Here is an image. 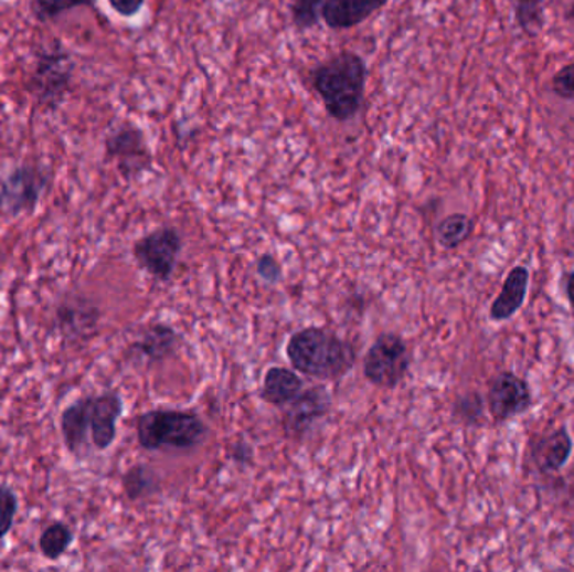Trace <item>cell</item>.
<instances>
[{"instance_id":"obj_1","label":"cell","mask_w":574,"mask_h":572,"mask_svg":"<svg viewBox=\"0 0 574 572\" xmlns=\"http://www.w3.org/2000/svg\"><path fill=\"white\" fill-rule=\"evenodd\" d=\"M366 61L353 51H343L311 71V84L326 113L340 123L357 118L366 89Z\"/></svg>"},{"instance_id":"obj_2","label":"cell","mask_w":574,"mask_h":572,"mask_svg":"<svg viewBox=\"0 0 574 572\" xmlns=\"http://www.w3.org/2000/svg\"><path fill=\"white\" fill-rule=\"evenodd\" d=\"M286 354L295 370L322 381L344 377L357 361V351L350 342L321 328L295 332L287 342Z\"/></svg>"},{"instance_id":"obj_3","label":"cell","mask_w":574,"mask_h":572,"mask_svg":"<svg viewBox=\"0 0 574 572\" xmlns=\"http://www.w3.org/2000/svg\"><path fill=\"white\" fill-rule=\"evenodd\" d=\"M209 430L193 412L157 409L137 420V438L141 448L150 452H189L203 444Z\"/></svg>"},{"instance_id":"obj_4","label":"cell","mask_w":574,"mask_h":572,"mask_svg":"<svg viewBox=\"0 0 574 572\" xmlns=\"http://www.w3.org/2000/svg\"><path fill=\"white\" fill-rule=\"evenodd\" d=\"M74 61L60 41L35 54L34 66L25 80L29 95L46 109H57L66 102L73 84Z\"/></svg>"},{"instance_id":"obj_5","label":"cell","mask_w":574,"mask_h":572,"mask_svg":"<svg viewBox=\"0 0 574 572\" xmlns=\"http://www.w3.org/2000/svg\"><path fill=\"white\" fill-rule=\"evenodd\" d=\"M51 180L53 174L43 165H19L0 180V212L9 216L31 215L50 190Z\"/></svg>"},{"instance_id":"obj_6","label":"cell","mask_w":574,"mask_h":572,"mask_svg":"<svg viewBox=\"0 0 574 572\" xmlns=\"http://www.w3.org/2000/svg\"><path fill=\"white\" fill-rule=\"evenodd\" d=\"M410 368L408 346L393 332H383L368 349L363 373L375 386L395 388L406 377Z\"/></svg>"},{"instance_id":"obj_7","label":"cell","mask_w":574,"mask_h":572,"mask_svg":"<svg viewBox=\"0 0 574 572\" xmlns=\"http://www.w3.org/2000/svg\"><path fill=\"white\" fill-rule=\"evenodd\" d=\"M106 157L116 161L119 174L125 180H135L150 170L153 163L150 147L144 131L134 123H121L106 135Z\"/></svg>"},{"instance_id":"obj_8","label":"cell","mask_w":574,"mask_h":572,"mask_svg":"<svg viewBox=\"0 0 574 572\" xmlns=\"http://www.w3.org/2000/svg\"><path fill=\"white\" fill-rule=\"evenodd\" d=\"M180 252L182 237L173 227L157 229L134 245L138 266L161 283H167L173 276Z\"/></svg>"},{"instance_id":"obj_9","label":"cell","mask_w":574,"mask_h":572,"mask_svg":"<svg viewBox=\"0 0 574 572\" xmlns=\"http://www.w3.org/2000/svg\"><path fill=\"white\" fill-rule=\"evenodd\" d=\"M102 311L89 297L79 293H66L57 300L54 321L57 331L67 342L86 341L98 329Z\"/></svg>"},{"instance_id":"obj_10","label":"cell","mask_w":574,"mask_h":572,"mask_svg":"<svg viewBox=\"0 0 574 572\" xmlns=\"http://www.w3.org/2000/svg\"><path fill=\"white\" fill-rule=\"evenodd\" d=\"M487 403L492 419L504 423L531 409L532 394L522 378L511 371H502L490 381Z\"/></svg>"},{"instance_id":"obj_11","label":"cell","mask_w":574,"mask_h":572,"mask_svg":"<svg viewBox=\"0 0 574 572\" xmlns=\"http://www.w3.org/2000/svg\"><path fill=\"white\" fill-rule=\"evenodd\" d=\"M331 409V394L322 386L309 388L287 403L284 413V430L293 438H302L316 422Z\"/></svg>"},{"instance_id":"obj_12","label":"cell","mask_w":574,"mask_h":572,"mask_svg":"<svg viewBox=\"0 0 574 572\" xmlns=\"http://www.w3.org/2000/svg\"><path fill=\"white\" fill-rule=\"evenodd\" d=\"M123 415V399L116 391H105L92 396L89 405V428L92 444L96 451H108L116 439V423Z\"/></svg>"},{"instance_id":"obj_13","label":"cell","mask_w":574,"mask_h":572,"mask_svg":"<svg viewBox=\"0 0 574 572\" xmlns=\"http://www.w3.org/2000/svg\"><path fill=\"white\" fill-rule=\"evenodd\" d=\"M89 405H92V396H85L67 405L61 413L60 425L64 447L76 458L88 457L89 447L93 445Z\"/></svg>"},{"instance_id":"obj_14","label":"cell","mask_w":574,"mask_h":572,"mask_svg":"<svg viewBox=\"0 0 574 572\" xmlns=\"http://www.w3.org/2000/svg\"><path fill=\"white\" fill-rule=\"evenodd\" d=\"M390 0H325L321 19L333 31L357 28L382 11Z\"/></svg>"},{"instance_id":"obj_15","label":"cell","mask_w":574,"mask_h":572,"mask_svg":"<svg viewBox=\"0 0 574 572\" xmlns=\"http://www.w3.org/2000/svg\"><path fill=\"white\" fill-rule=\"evenodd\" d=\"M532 460L541 474H556L573 454V438L566 426H560L548 435L540 436L532 448Z\"/></svg>"},{"instance_id":"obj_16","label":"cell","mask_w":574,"mask_h":572,"mask_svg":"<svg viewBox=\"0 0 574 572\" xmlns=\"http://www.w3.org/2000/svg\"><path fill=\"white\" fill-rule=\"evenodd\" d=\"M529 271L524 266H515L506 277L501 294L490 306L492 321H508L521 309L528 296Z\"/></svg>"},{"instance_id":"obj_17","label":"cell","mask_w":574,"mask_h":572,"mask_svg":"<svg viewBox=\"0 0 574 572\" xmlns=\"http://www.w3.org/2000/svg\"><path fill=\"white\" fill-rule=\"evenodd\" d=\"M177 342L179 336L173 328L157 322L144 329L140 338L131 345V353L148 363H160L176 351Z\"/></svg>"},{"instance_id":"obj_18","label":"cell","mask_w":574,"mask_h":572,"mask_svg":"<svg viewBox=\"0 0 574 572\" xmlns=\"http://www.w3.org/2000/svg\"><path fill=\"white\" fill-rule=\"evenodd\" d=\"M302 380L295 371L283 367H274L267 370L264 377L261 399L274 406H286L302 391Z\"/></svg>"},{"instance_id":"obj_19","label":"cell","mask_w":574,"mask_h":572,"mask_svg":"<svg viewBox=\"0 0 574 572\" xmlns=\"http://www.w3.org/2000/svg\"><path fill=\"white\" fill-rule=\"evenodd\" d=\"M121 486L131 502L147 499L160 489V477L153 468L145 464L135 465L128 468L127 474L123 475Z\"/></svg>"},{"instance_id":"obj_20","label":"cell","mask_w":574,"mask_h":572,"mask_svg":"<svg viewBox=\"0 0 574 572\" xmlns=\"http://www.w3.org/2000/svg\"><path fill=\"white\" fill-rule=\"evenodd\" d=\"M74 532L66 522H51L39 536V551L47 561H60L71 545H73Z\"/></svg>"},{"instance_id":"obj_21","label":"cell","mask_w":574,"mask_h":572,"mask_svg":"<svg viewBox=\"0 0 574 572\" xmlns=\"http://www.w3.org/2000/svg\"><path fill=\"white\" fill-rule=\"evenodd\" d=\"M474 222L466 213H453L445 216L437 224L435 235H437L438 244L448 251L459 247L467 239L472 235Z\"/></svg>"},{"instance_id":"obj_22","label":"cell","mask_w":574,"mask_h":572,"mask_svg":"<svg viewBox=\"0 0 574 572\" xmlns=\"http://www.w3.org/2000/svg\"><path fill=\"white\" fill-rule=\"evenodd\" d=\"M515 22L528 38L534 39L544 29L543 0H514Z\"/></svg>"},{"instance_id":"obj_23","label":"cell","mask_w":574,"mask_h":572,"mask_svg":"<svg viewBox=\"0 0 574 572\" xmlns=\"http://www.w3.org/2000/svg\"><path fill=\"white\" fill-rule=\"evenodd\" d=\"M95 0H34L32 14L39 22H50L63 15L64 12L77 8H93Z\"/></svg>"},{"instance_id":"obj_24","label":"cell","mask_w":574,"mask_h":572,"mask_svg":"<svg viewBox=\"0 0 574 572\" xmlns=\"http://www.w3.org/2000/svg\"><path fill=\"white\" fill-rule=\"evenodd\" d=\"M325 0H295L291 6V21L298 31H309L318 25Z\"/></svg>"},{"instance_id":"obj_25","label":"cell","mask_w":574,"mask_h":572,"mask_svg":"<svg viewBox=\"0 0 574 572\" xmlns=\"http://www.w3.org/2000/svg\"><path fill=\"white\" fill-rule=\"evenodd\" d=\"M19 510V497L8 484L0 486V541L8 538L14 527Z\"/></svg>"},{"instance_id":"obj_26","label":"cell","mask_w":574,"mask_h":572,"mask_svg":"<svg viewBox=\"0 0 574 572\" xmlns=\"http://www.w3.org/2000/svg\"><path fill=\"white\" fill-rule=\"evenodd\" d=\"M454 415L467 425H476L483 416L482 396L476 391L463 394L454 405Z\"/></svg>"},{"instance_id":"obj_27","label":"cell","mask_w":574,"mask_h":572,"mask_svg":"<svg viewBox=\"0 0 574 572\" xmlns=\"http://www.w3.org/2000/svg\"><path fill=\"white\" fill-rule=\"evenodd\" d=\"M551 89L560 98L574 102V63L566 64L554 74L551 80Z\"/></svg>"},{"instance_id":"obj_28","label":"cell","mask_w":574,"mask_h":572,"mask_svg":"<svg viewBox=\"0 0 574 572\" xmlns=\"http://www.w3.org/2000/svg\"><path fill=\"white\" fill-rule=\"evenodd\" d=\"M257 274L267 283L274 284L283 276L279 262L273 255H263L257 262Z\"/></svg>"},{"instance_id":"obj_29","label":"cell","mask_w":574,"mask_h":572,"mask_svg":"<svg viewBox=\"0 0 574 572\" xmlns=\"http://www.w3.org/2000/svg\"><path fill=\"white\" fill-rule=\"evenodd\" d=\"M113 11L121 18H135L144 9L145 0H108Z\"/></svg>"},{"instance_id":"obj_30","label":"cell","mask_w":574,"mask_h":572,"mask_svg":"<svg viewBox=\"0 0 574 572\" xmlns=\"http://www.w3.org/2000/svg\"><path fill=\"white\" fill-rule=\"evenodd\" d=\"M234 458L237 462H241V464H247V462H251V458H253V448L249 447L247 444H237L234 447Z\"/></svg>"},{"instance_id":"obj_31","label":"cell","mask_w":574,"mask_h":572,"mask_svg":"<svg viewBox=\"0 0 574 572\" xmlns=\"http://www.w3.org/2000/svg\"><path fill=\"white\" fill-rule=\"evenodd\" d=\"M566 293L567 299H570L571 313H573L574 318V271L570 274V277H567Z\"/></svg>"},{"instance_id":"obj_32","label":"cell","mask_w":574,"mask_h":572,"mask_svg":"<svg viewBox=\"0 0 574 572\" xmlns=\"http://www.w3.org/2000/svg\"><path fill=\"white\" fill-rule=\"evenodd\" d=\"M567 21L574 22V4L571 6L570 11L566 14Z\"/></svg>"},{"instance_id":"obj_33","label":"cell","mask_w":574,"mask_h":572,"mask_svg":"<svg viewBox=\"0 0 574 572\" xmlns=\"http://www.w3.org/2000/svg\"><path fill=\"white\" fill-rule=\"evenodd\" d=\"M0 257H2V248H0Z\"/></svg>"}]
</instances>
